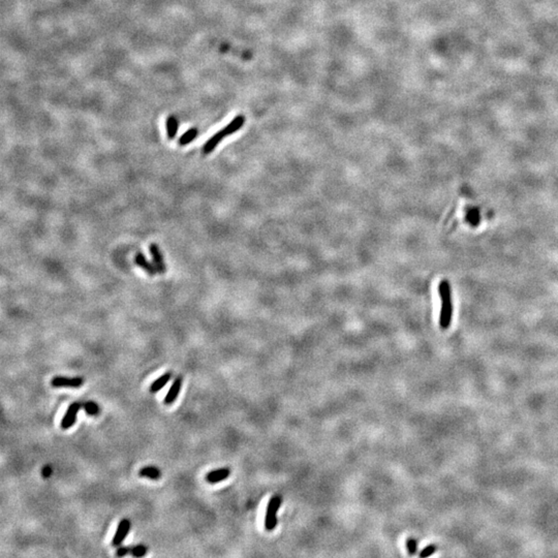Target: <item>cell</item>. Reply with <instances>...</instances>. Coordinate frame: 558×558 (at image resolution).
Returning <instances> with one entry per match:
<instances>
[{"mask_svg":"<svg viewBox=\"0 0 558 558\" xmlns=\"http://www.w3.org/2000/svg\"><path fill=\"white\" fill-rule=\"evenodd\" d=\"M438 292L442 300V310L439 314V326L443 330H447L452 322L453 305L451 298V287L447 280H443L438 285Z\"/></svg>","mask_w":558,"mask_h":558,"instance_id":"cell-1","label":"cell"},{"mask_svg":"<svg viewBox=\"0 0 558 558\" xmlns=\"http://www.w3.org/2000/svg\"><path fill=\"white\" fill-rule=\"evenodd\" d=\"M281 502H282V497L279 496V495H274L268 503L266 517H265V528L268 530V532H272V530L276 528L277 512L279 510V507L281 505Z\"/></svg>","mask_w":558,"mask_h":558,"instance_id":"cell-2","label":"cell"},{"mask_svg":"<svg viewBox=\"0 0 558 558\" xmlns=\"http://www.w3.org/2000/svg\"><path fill=\"white\" fill-rule=\"evenodd\" d=\"M81 408H82V404L79 402H74L70 404L68 408L66 409L64 418H62L60 422V426L62 429L67 430L74 426V424L77 422V417Z\"/></svg>","mask_w":558,"mask_h":558,"instance_id":"cell-3","label":"cell"},{"mask_svg":"<svg viewBox=\"0 0 558 558\" xmlns=\"http://www.w3.org/2000/svg\"><path fill=\"white\" fill-rule=\"evenodd\" d=\"M84 380L82 377H64L55 376L51 381V386L53 388H73L77 389L83 386Z\"/></svg>","mask_w":558,"mask_h":558,"instance_id":"cell-4","label":"cell"},{"mask_svg":"<svg viewBox=\"0 0 558 558\" xmlns=\"http://www.w3.org/2000/svg\"><path fill=\"white\" fill-rule=\"evenodd\" d=\"M130 526H131V523L129 519H122L119 522L118 527H117L116 533H115L113 539H112V546L113 547H118L122 544V542L129 536Z\"/></svg>","mask_w":558,"mask_h":558,"instance_id":"cell-5","label":"cell"},{"mask_svg":"<svg viewBox=\"0 0 558 558\" xmlns=\"http://www.w3.org/2000/svg\"><path fill=\"white\" fill-rule=\"evenodd\" d=\"M149 251L151 254L153 263H154V266L157 270V273L158 274H165L167 272V266L164 262L163 254H161V251H160V249H159V247L156 243H151L150 246H149Z\"/></svg>","mask_w":558,"mask_h":558,"instance_id":"cell-6","label":"cell"},{"mask_svg":"<svg viewBox=\"0 0 558 558\" xmlns=\"http://www.w3.org/2000/svg\"><path fill=\"white\" fill-rule=\"evenodd\" d=\"M182 384H183V377L181 375L177 376L164 399V403L166 406H172V404L177 400L180 390L182 388Z\"/></svg>","mask_w":558,"mask_h":558,"instance_id":"cell-7","label":"cell"},{"mask_svg":"<svg viewBox=\"0 0 558 558\" xmlns=\"http://www.w3.org/2000/svg\"><path fill=\"white\" fill-rule=\"evenodd\" d=\"M226 137H228V136H227L226 131L223 130V129L216 133H214L213 136L205 143V145L203 147L204 154H209V153H211L216 147H217L218 144Z\"/></svg>","mask_w":558,"mask_h":558,"instance_id":"cell-8","label":"cell"},{"mask_svg":"<svg viewBox=\"0 0 558 558\" xmlns=\"http://www.w3.org/2000/svg\"><path fill=\"white\" fill-rule=\"evenodd\" d=\"M134 263H136V265L138 267L143 269L144 271H145L150 276H154L157 274V270H156L155 266L151 264L147 259V258L144 256L142 253L137 254L136 257H134Z\"/></svg>","mask_w":558,"mask_h":558,"instance_id":"cell-9","label":"cell"},{"mask_svg":"<svg viewBox=\"0 0 558 558\" xmlns=\"http://www.w3.org/2000/svg\"><path fill=\"white\" fill-rule=\"evenodd\" d=\"M231 474V471L227 467H223V469H219V470H216V471H212L210 472H208L206 474V481L210 483V484H216V483H219L221 481L227 480Z\"/></svg>","mask_w":558,"mask_h":558,"instance_id":"cell-10","label":"cell"},{"mask_svg":"<svg viewBox=\"0 0 558 558\" xmlns=\"http://www.w3.org/2000/svg\"><path fill=\"white\" fill-rule=\"evenodd\" d=\"M245 123V117L243 115H238L236 116L235 118H234L226 128L223 129V130L226 131L227 136H230V134H233L237 132L240 129H242L243 125Z\"/></svg>","mask_w":558,"mask_h":558,"instance_id":"cell-11","label":"cell"},{"mask_svg":"<svg viewBox=\"0 0 558 558\" xmlns=\"http://www.w3.org/2000/svg\"><path fill=\"white\" fill-rule=\"evenodd\" d=\"M139 475L141 478H147L153 481H157L161 478V472L157 467L150 465V466H144L143 469H141L139 472Z\"/></svg>","mask_w":558,"mask_h":558,"instance_id":"cell-12","label":"cell"},{"mask_svg":"<svg viewBox=\"0 0 558 558\" xmlns=\"http://www.w3.org/2000/svg\"><path fill=\"white\" fill-rule=\"evenodd\" d=\"M171 377H172V373H171V372H166V373H164L161 376H159L157 380H155L154 382H153V383L151 384L150 388H149L150 392H151V393H157V392H159V391H160L161 389H163L164 386L170 382Z\"/></svg>","mask_w":558,"mask_h":558,"instance_id":"cell-13","label":"cell"},{"mask_svg":"<svg viewBox=\"0 0 558 558\" xmlns=\"http://www.w3.org/2000/svg\"><path fill=\"white\" fill-rule=\"evenodd\" d=\"M166 127H167V134H168L169 140H171V141L174 140L177 136L178 129H179V124H178V120H177L176 117L170 116L169 118L167 119Z\"/></svg>","mask_w":558,"mask_h":558,"instance_id":"cell-14","label":"cell"},{"mask_svg":"<svg viewBox=\"0 0 558 558\" xmlns=\"http://www.w3.org/2000/svg\"><path fill=\"white\" fill-rule=\"evenodd\" d=\"M197 133H199V130H197L195 128L188 129L186 132H184L182 134L181 137H180L178 144L180 146H186L187 144L192 143L197 137Z\"/></svg>","mask_w":558,"mask_h":558,"instance_id":"cell-15","label":"cell"},{"mask_svg":"<svg viewBox=\"0 0 558 558\" xmlns=\"http://www.w3.org/2000/svg\"><path fill=\"white\" fill-rule=\"evenodd\" d=\"M130 553L134 557H141V556H144L147 553V548L144 545H139V546L131 548Z\"/></svg>","mask_w":558,"mask_h":558,"instance_id":"cell-16","label":"cell"},{"mask_svg":"<svg viewBox=\"0 0 558 558\" xmlns=\"http://www.w3.org/2000/svg\"><path fill=\"white\" fill-rule=\"evenodd\" d=\"M407 547H408V551L409 553V555H415L417 553L418 550V544L417 541L413 538H408L407 541Z\"/></svg>","mask_w":558,"mask_h":558,"instance_id":"cell-17","label":"cell"},{"mask_svg":"<svg viewBox=\"0 0 558 558\" xmlns=\"http://www.w3.org/2000/svg\"><path fill=\"white\" fill-rule=\"evenodd\" d=\"M436 549H437V548H436V546H435V545H429V546L425 547V548L423 549V550L421 551V553H420V557H422V558H426V557H429V556H431L432 554H434V553H435Z\"/></svg>","mask_w":558,"mask_h":558,"instance_id":"cell-18","label":"cell"},{"mask_svg":"<svg viewBox=\"0 0 558 558\" xmlns=\"http://www.w3.org/2000/svg\"><path fill=\"white\" fill-rule=\"evenodd\" d=\"M85 409L89 413V415H95V413H97V411H98L97 406L93 402H88L85 406Z\"/></svg>","mask_w":558,"mask_h":558,"instance_id":"cell-19","label":"cell"},{"mask_svg":"<svg viewBox=\"0 0 558 558\" xmlns=\"http://www.w3.org/2000/svg\"><path fill=\"white\" fill-rule=\"evenodd\" d=\"M130 551H131V549H129V547H120V548L118 549V550H117L116 555L118 556V557H122V556H124V555L129 554Z\"/></svg>","mask_w":558,"mask_h":558,"instance_id":"cell-20","label":"cell"}]
</instances>
